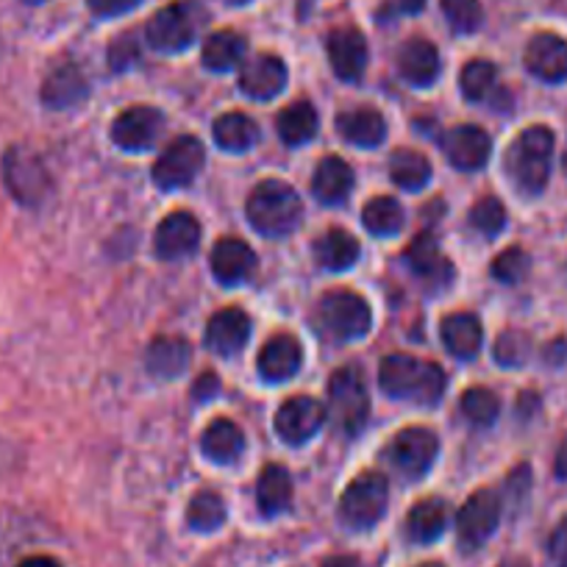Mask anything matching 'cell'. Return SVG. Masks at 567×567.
<instances>
[{
    "label": "cell",
    "mask_w": 567,
    "mask_h": 567,
    "mask_svg": "<svg viewBox=\"0 0 567 567\" xmlns=\"http://www.w3.org/2000/svg\"><path fill=\"white\" fill-rule=\"evenodd\" d=\"M287 79H290L287 64L272 53H259L239 68V90L254 101H270V97L281 95Z\"/></svg>",
    "instance_id": "ac0fdd59"
},
{
    "label": "cell",
    "mask_w": 567,
    "mask_h": 567,
    "mask_svg": "<svg viewBox=\"0 0 567 567\" xmlns=\"http://www.w3.org/2000/svg\"><path fill=\"white\" fill-rule=\"evenodd\" d=\"M206 151L195 136H178L162 151L154 165V182L159 189H182L198 178L204 171Z\"/></svg>",
    "instance_id": "30bf717a"
},
{
    "label": "cell",
    "mask_w": 567,
    "mask_h": 567,
    "mask_svg": "<svg viewBox=\"0 0 567 567\" xmlns=\"http://www.w3.org/2000/svg\"><path fill=\"white\" fill-rule=\"evenodd\" d=\"M217 390H220V379H217L212 370H206V373L195 381L193 398H198V401H209L212 395H217Z\"/></svg>",
    "instance_id": "681fc988"
},
{
    "label": "cell",
    "mask_w": 567,
    "mask_h": 567,
    "mask_svg": "<svg viewBox=\"0 0 567 567\" xmlns=\"http://www.w3.org/2000/svg\"><path fill=\"white\" fill-rule=\"evenodd\" d=\"M18 567H62L53 556H29V559L20 561Z\"/></svg>",
    "instance_id": "816d5d0a"
},
{
    "label": "cell",
    "mask_w": 567,
    "mask_h": 567,
    "mask_svg": "<svg viewBox=\"0 0 567 567\" xmlns=\"http://www.w3.org/2000/svg\"><path fill=\"white\" fill-rule=\"evenodd\" d=\"M460 409H462V414L467 417V423L484 429V425H493L495 420H498L501 401H498V395H495L493 390H484V386H473V390H467L465 395H462Z\"/></svg>",
    "instance_id": "ab89813d"
},
{
    "label": "cell",
    "mask_w": 567,
    "mask_h": 567,
    "mask_svg": "<svg viewBox=\"0 0 567 567\" xmlns=\"http://www.w3.org/2000/svg\"><path fill=\"white\" fill-rule=\"evenodd\" d=\"M40 95L48 109H73L75 103L90 95V86H86L84 73L73 62H64L56 70H51Z\"/></svg>",
    "instance_id": "d4e9b609"
},
{
    "label": "cell",
    "mask_w": 567,
    "mask_h": 567,
    "mask_svg": "<svg viewBox=\"0 0 567 567\" xmlns=\"http://www.w3.org/2000/svg\"><path fill=\"white\" fill-rule=\"evenodd\" d=\"M337 131L346 142L357 145V148H375L381 145L386 136V123L381 117V112L370 106L351 109V112H342L337 117Z\"/></svg>",
    "instance_id": "83f0119b"
},
{
    "label": "cell",
    "mask_w": 567,
    "mask_h": 567,
    "mask_svg": "<svg viewBox=\"0 0 567 567\" xmlns=\"http://www.w3.org/2000/svg\"><path fill=\"white\" fill-rule=\"evenodd\" d=\"M567 359V342L565 340H556V342H550L548 348H545V362L548 364H561Z\"/></svg>",
    "instance_id": "f907efd6"
},
{
    "label": "cell",
    "mask_w": 567,
    "mask_h": 567,
    "mask_svg": "<svg viewBox=\"0 0 567 567\" xmlns=\"http://www.w3.org/2000/svg\"><path fill=\"white\" fill-rule=\"evenodd\" d=\"M403 261L429 290H445L454 278V265L440 254V245L432 234L414 237L409 248L403 250Z\"/></svg>",
    "instance_id": "2e32d148"
},
{
    "label": "cell",
    "mask_w": 567,
    "mask_h": 567,
    "mask_svg": "<svg viewBox=\"0 0 567 567\" xmlns=\"http://www.w3.org/2000/svg\"><path fill=\"white\" fill-rule=\"evenodd\" d=\"M326 406L309 395H296L276 412V434L290 445H303L323 429Z\"/></svg>",
    "instance_id": "7c38bea8"
},
{
    "label": "cell",
    "mask_w": 567,
    "mask_h": 567,
    "mask_svg": "<svg viewBox=\"0 0 567 567\" xmlns=\"http://www.w3.org/2000/svg\"><path fill=\"white\" fill-rule=\"evenodd\" d=\"M460 90L467 101L484 103L498 92V70L487 59H473L460 75Z\"/></svg>",
    "instance_id": "8d00e7d4"
},
{
    "label": "cell",
    "mask_w": 567,
    "mask_h": 567,
    "mask_svg": "<svg viewBox=\"0 0 567 567\" xmlns=\"http://www.w3.org/2000/svg\"><path fill=\"white\" fill-rule=\"evenodd\" d=\"M312 254L315 261H318L323 270L329 272H342V270H351L357 265L359 254V239L353 234L342 231V228H331V231L320 234L312 245Z\"/></svg>",
    "instance_id": "f1b7e54d"
},
{
    "label": "cell",
    "mask_w": 567,
    "mask_h": 567,
    "mask_svg": "<svg viewBox=\"0 0 567 567\" xmlns=\"http://www.w3.org/2000/svg\"><path fill=\"white\" fill-rule=\"evenodd\" d=\"M493 357L501 368H520L532 357V337L520 329H506L504 334L495 340Z\"/></svg>",
    "instance_id": "60d3db41"
},
{
    "label": "cell",
    "mask_w": 567,
    "mask_h": 567,
    "mask_svg": "<svg viewBox=\"0 0 567 567\" xmlns=\"http://www.w3.org/2000/svg\"><path fill=\"white\" fill-rule=\"evenodd\" d=\"M256 504L265 517H276L290 509L292 478L281 465H267L256 482Z\"/></svg>",
    "instance_id": "4dcf8cb0"
},
{
    "label": "cell",
    "mask_w": 567,
    "mask_h": 567,
    "mask_svg": "<svg viewBox=\"0 0 567 567\" xmlns=\"http://www.w3.org/2000/svg\"><path fill=\"white\" fill-rule=\"evenodd\" d=\"M326 51H329L334 73L348 84H357L368 70V40L353 25L331 31L329 40H326Z\"/></svg>",
    "instance_id": "e0dca14e"
},
{
    "label": "cell",
    "mask_w": 567,
    "mask_h": 567,
    "mask_svg": "<svg viewBox=\"0 0 567 567\" xmlns=\"http://www.w3.org/2000/svg\"><path fill=\"white\" fill-rule=\"evenodd\" d=\"M471 226L476 228L482 237H498L506 226V209L495 195H484L473 204L471 209Z\"/></svg>",
    "instance_id": "7bdbcfd3"
},
{
    "label": "cell",
    "mask_w": 567,
    "mask_h": 567,
    "mask_svg": "<svg viewBox=\"0 0 567 567\" xmlns=\"http://www.w3.org/2000/svg\"><path fill=\"white\" fill-rule=\"evenodd\" d=\"M443 14L456 34H476L484 23L482 0H440Z\"/></svg>",
    "instance_id": "b9f144b4"
},
{
    "label": "cell",
    "mask_w": 567,
    "mask_h": 567,
    "mask_svg": "<svg viewBox=\"0 0 567 567\" xmlns=\"http://www.w3.org/2000/svg\"><path fill=\"white\" fill-rule=\"evenodd\" d=\"M440 454V440L432 429H403L401 434L390 440L384 451V460L395 467L401 476L420 478L432 471L434 460Z\"/></svg>",
    "instance_id": "9c48e42d"
},
{
    "label": "cell",
    "mask_w": 567,
    "mask_h": 567,
    "mask_svg": "<svg viewBox=\"0 0 567 567\" xmlns=\"http://www.w3.org/2000/svg\"><path fill=\"white\" fill-rule=\"evenodd\" d=\"M362 223L373 237H392L403 228V206L390 195H381L364 206Z\"/></svg>",
    "instance_id": "74e56055"
},
{
    "label": "cell",
    "mask_w": 567,
    "mask_h": 567,
    "mask_svg": "<svg viewBox=\"0 0 567 567\" xmlns=\"http://www.w3.org/2000/svg\"><path fill=\"white\" fill-rule=\"evenodd\" d=\"M156 256L165 261L184 259V256L195 254L200 245V223L198 217L189 212H173L156 228Z\"/></svg>",
    "instance_id": "d6986e66"
},
{
    "label": "cell",
    "mask_w": 567,
    "mask_h": 567,
    "mask_svg": "<svg viewBox=\"0 0 567 567\" xmlns=\"http://www.w3.org/2000/svg\"><path fill=\"white\" fill-rule=\"evenodd\" d=\"M528 267H532V261H528L526 250L523 248H506L504 254L495 256L493 261V276L498 278L501 284H517L526 278Z\"/></svg>",
    "instance_id": "ee69618b"
},
{
    "label": "cell",
    "mask_w": 567,
    "mask_h": 567,
    "mask_svg": "<svg viewBox=\"0 0 567 567\" xmlns=\"http://www.w3.org/2000/svg\"><path fill=\"white\" fill-rule=\"evenodd\" d=\"M250 337V318L239 307H226L209 320L204 342L217 357H234L245 348Z\"/></svg>",
    "instance_id": "ffe728a7"
},
{
    "label": "cell",
    "mask_w": 567,
    "mask_h": 567,
    "mask_svg": "<svg viewBox=\"0 0 567 567\" xmlns=\"http://www.w3.org/2000/svg\"><path fill=\"white\" fill-rule=\"evenodd\" d=\"M226 3H231V7H245V3H250V0H226Z\"/></svg>",
    "instance_id": "9f6ffc18"
},
{
    "label": "cell",
    "mask_w": 567,
    "mask_h": 567,
    "mask_svg": "<svg viewBox=\"0 0 567 567\" xmlns=\"http://www.w3.org/2000/svg\"><path fill=\"white\" fill-rule=\"evenodd\" d=\"M548 559L554 567H567V515L556 523L548 539Z\"/></svg>",
    "instance_id": "f6af8a7d"
},
{
    "label": "cell",
    "mask_w": 567,
    "mask_h": 567,
    "mask_svg": "<svg viewBox=\"0 0 567 567\" xmlns=\"http://www.w3.org/2000/svg\"><path fill=\"white\" fill-rule=\"evenodd\" d=\"M398 70H401L409 84L425 90V86H432L440 79L443 62H440V53L432 42L423 40V37H412L398 51Z\"/></svg>",
    "instance_id": "7402d4cb"
},
{
    "label": "cell",
    "mask_w": 567,
    "mask_h": 567,
    "mask_svg": "<svg viewBox=\"0 0 567 567\" xmlns=\"http://www.w3.org/2000/svg\"><path fill=\"white\" fill-rule=\"evenodd\" d=\"M523 64L534 79L545 81V84H565L567 81V40L559 34H534L528 40L526 53H523Z\"/></svg>",
    "instance_id": "9a60e30c"
},
{
    "label": "cell",
    "mask_w": 567,
    "mask_h": 567,
    "mask_svg": "<svg viewBox=\"0 0 567 567\" xmlns=\"http://www.w3.org/2000/svg\"><path fill=\"white\" fill-rule=\"evenodd\" d=\"M212 134H215L217 148L228 151V154H245L259 142V125L243 112H228L220 114L212 125Z\"/></svg>",
    "instance_id": "d6a6232c"
},
{
    "label": "cell",
    "mask_w": 567,
    "mask_h": 567,
    "mask_svg": "<svg viewBox=\"0 0 567 567\" xmlns=\"http://www.w3.org/2000/svg\"><path fill=\"white\" fill-rule=\"evenodd\" d=\"M209 14L198 0H176L159 9L145 25V40L156 53H182L200 37Z\"/></svg>",
    "instance_id": "277c9868"
},
{
    "label": "cell",
    "mask_w": 567,
    "mask_h": 567,
    "mask_svg": "<svg viewBox=\"0 0 567 567\" xmlns=\"http://www.w3.org/2000/svg\"><path fill=\"white\" fill-rule=\"evenodd\" d=\"M187 523L189 528L200 534H209L226 523V501L217 493H198L187 506Z\"/></svg>",
    "instance_id": "f35d334b"
},
{
    "label": "cell",
    "mask_w": 567,
    "mask_h": 567,
    "mask_svg": "<svg viewBox=\"0 0 567 567\" xmlns=\"http://www.w3.org/2000/svg\"><path fill=\"white\" fill-rule=\"evenodd\" d=\"M245 212H248V223L256 231L270 239H278L301 226L303 204L301 195L290 184L278 182V178H267L248 195Z\"/></svg>",
    "instance_id": "3957f363"
},
{
    "label": "cell",
    "mask_w": 567,
    "mask_h": 567,
    "mask_svg": "<svg viewBox=\"0 0 567 567\" xmlns=\"http://www.w3.org/2000/svg\"><path fill=\"white\" fill-rule=\"evenodd\" d=\"M554 131L548 125H528L515 136L504 156V171L512 187L526 198H537L548 187L550 165H554Z\"/></svg>",
    "instance_id": "7a4b0ae2"
},
{
    "label": "cell",
    "mask_w": 567,
    "mask_h": 567,
    "mask_svg": "<svg viewBox=\"0 0 567 567\" xmlns=\"http://www.w3.org/2000/svg\"><path fill=\"white\" fill-rule=\"evenodd\" d=\"M353 182H357V176H353L348 162H342L340 156H326L312 176V195L320 204L337 206L351 195Z\"/></svg>",
    "instance_id": "4316f807"
},
{
    "label": "cell",
    "mask_w": 567,
    "mask_h": 567,
    "mask_svg": "<svg viewBox=\"0 0 567 567\" xmlns=\"http://www.w3.org/2000/svg\"><path fill=\"white\" fill-rule=\"evenodd\" d=\"M390 484L381 473H362L346 487L340 498V520L353 532H368L384 517Z\"/></svg>",
    "instance_id": "52a82bcc"
},
{
    "label": "cell",
    "mask_w": 567,
    "mask_h": 567,
    "mask_svg": "<svg viewBox=\"0 0 567 567\" xmlns=\"http://www.w3.org/2000/svg\"><path fill=\"white\" fill-rule=\"evenodd\" d=\"M23 3H29V7H42V3H48V0H23Z\"/></svg>",
    "instance_id": "6f0895ef"
},
{
    "label": "cell",
    "mask_w": 567,
    "mask_h": 567,
    "mask_svg": "<svg viewBox=\"0 0 567 567\" xmlns=\"http://www.w3.org/2000/svg\"><path fill=\"white\" fill-rule=\"evenodd\" d=\"M142 0H86V7L92 9V14L97 18H120V14H128L140 7Z\"/></svg>",
    "instance_id": "bcb514c9"
},
{
    "label": "cell",
    "mask_w": 567,
    "mask_h": 567,
    "mask_svg": "<svg viewBox=\"0 0 567 567\" xmlns=\"http://www.w3.org/2000/svg\"><path fill=\"white\" fill-rule=\"evenodd\" d=\"M248 51V42L237 31H215L212 37H206L204 48H200V59H204V68H209L212 73H228V70L239 68Z\"/></svg>",
    "instance_id": "1f68e13d"
},
{
    "label": "cell",
    "mask_w": 567,
    "mask_h": 567,
    "mask_svg": "<svg viewBox=\"0 0 567 567\" xmlns=\"http://www.w3.org/2000/svg\"><path fill=\"white\" fill-rule=\"evenodd\" d=\"M501 506L504 504L493 489H478L465 501L460 517H456V534H460L462 548L478 550L493 537L501 523Z\"/></svg>",
    "instance_id": "8fae6325"
},
{
    "label": "cell",
    "mask_w": 567,
    "mask_h": 567,
    "mask_svg": "<svg viewBox=\"0 0 567 567\" xmlns=\"http://www.w3.org/2000/svg\"><path fill=\"white\" fill-rule=\"evenodd\" d=\"M212 272L223 287H237V284L248 281L256 270V254L250 250L248 243L237 237H223L220 243L212 248Z\"/></svg>",
    "instance_id": "44dd1931"
},
{
    "label": "cell",
    "mask_w": 567,
    "mask_h": 567,
    "mask_svg": "<svg viewBox=\"0 0 567 567\" xmlns=\"http://www.w3.org/2000/svg\"><path fill=\"white\" fill-rule=\"evenodd\" d=\"M425 7V0H384L379 18L392 20V18H406V14H420Z\"/></svg>",
    "instance_id": "c3c4849f"
},
{
    "label": "cell",
    "mask_w": 567,
    "mask_h": 567,
    "mask_svg": "<svg viewBox=\"0 0 567 567\" xmlns=\"http://www.w3.org/2000/svg\"><path fill=\"white\" fill-rule=\"evenodd\" d=\"M109 59H112L114 70H125L136 62V42L131 34H123L114 40L112 51H109Z\"/></svg>",
    "instance_id": "7dc6e473"
},
{
    "label": "cell",
    "mask_w": 567,
    "mask_h": 567,
    "mask_svg": "<svg viewBox=\"0 0 567 567\" xmlns=\"http://www.w3.org/2000/svg\"><path fill=\"white\" fill-rule=\"evenodd\" d=\"M329 414L342 434L357 437L368 425L370 395L357 368H340L329 381Z\"/></svg>",
    "instance_id": "8992f818"
},
{
    "label": "cell",
    "mask_w": 567,
    "mask_h": 567,
    "mask_svg": "<svg viewBox=\"0 0 567 567\" xmlns=\"http://www.w3.org/2000/svg\"><path fill=\"white\" fill-rule=\"evenodd\" d=\"M556 476H559L561 482H567V443L561 445L559 454H556Z\"/></svg>",
    "instance_id": "f5cc1de1"
},
{
    "label": "cell",
    "mask_w": 567,
    "mask_h": 567,
    "mask_svg": "<svg viewBox=\"0 0 567 567\" xmlns=\"http://www.w3.org/2000/svg\"><path fill=\"white\" fill-rule=\"evenodd\" d=\"M189 342L182 337H156L145 353V368L156 379H178L189 368Z\"/></svg>",
    "instance_id": "484cf974"
},
{
    "label": "cell",
    "mask_w": 567,
    "mask_h": 567,
    "mask_svg": "<svg viewBox=\"0 0 567 567\" xmlns=\"http://www.w3.org/2000/svg\"><path fill=\"white\" fill-rule=\"evenodd\" d=\"M162 125L165 117L162 112H156L154 106H131L123 114H117L112 125V140L114 145H120L123 151L131 154H142L148 151L156 142V136L162 134Z\"/></svg>",
    "instance_id": "4fadbf2b"
},
{
    "label": "cell",
    "mask_w": 567,
    "mask_h": 567,
    "mask_svg": "<svg viewBox=\"0 0 567 567\" xmlns=\"http://www.w3.org/2000/svg\"><path fill=\"white\" fill-rule=\"evenodd\" d=\"M501 567H528V561H523V559H509V561H504V565Z\"/></svg>",
    "instance_id": "11a10c76"
},
{
    "label": "cell",
    "mask_w": 567,
    "mask_h": 567,
    "mask_svg": "<svg viewBox=\"0 0 567 567\" xmlns=\"http://www.w3.org/2000/svg\"><path fill=\"white\" fill-rule=\"evenodd\" d=\"M3 184L23 206H40L51 195V173L45 162L25 148H9L3 156Z\"/></svg>",
    "instance_id": "ba28073f"
},
{
    "label": "cell",
    "mask_w": 567,
    "mask_h": 567,
    "mask_svg": "<svg viewBox=\"0 0 567 567\" xmlns=\"http://www.w3.org/2000/svg\"><path fill=\"white\" fill-rule=\"evenodd\" d=\"M315 329L323 337L337 342L362 340L373 326V315H370L368 301L357 292L337 290L320 298L318 309H315Z\"/></svg>",
    "instance_id": "5b68a950"
},
{
    "label": "cell",
    "mask_w": 567,
    "mask_h": 567,
    "mask_svg": "<svg viewBox=\"0 0 567 567\" xmlns=\"http://www.w3.org/2000/svg\"><path fill=\"white\" fill-rule=\"evenodd\" d=\"M323 567H362V561L353 559V556H334V559L323 561Z\"/></svg>",
    "instance_id": "db71d44e"
},
{
    "label": "cell",
    "mask_w": 567,
    "mask_h": 567,
    "mask_svg": "<svg viewBox=\"0 0 567 567\" xmlns=\"http://www.w3.org/2000/svg\"><path fill=\"white\" fill-rule=\"evenodd\" d=\"M390 178L401 189L417 193V189H423L425 184L432 182V162L425 159L420 151L398 148L390 156Z\"/></svg>",
    "instance_id": "d590c367"
},
{
    "label": "cell",
    "mask_w": 567,
    "mask_h": 567,
    "mask_svg": "<svg viewBox=\"0 0 567 567\" xmlns=\"http://www.w3.org/2000/svg\"><path fill=\"white\" fill-rule=\"evenodd\" d=\"M200 451L209 462L215 465H231L234 460H239L245 451V437L239 432V425L231 420L220 417L215 423H209V429L200 437Z\"/></svg>",
    "instance_id": "f546056e"
},
{
    "label": "cell",
    "mask_w": 567,
    "mask_h": 567,
    "mask_svg": "<svg viewBox=\"0 0 567 567\" xmlns=\"http://www.w3.org/2000/svg\"><path fill=\"white\" fill-rule=\"evenodd\" d=\"M440 334H443V346L449 348L451 357L462 359H476L482 351L484 342V329L482 320L471 312H454L440 323Z\"/></svg>",
    "instance_id": "cb8c5ba5"
},
{
    "label": "cell",
    "mask_w": 567,
    "mask_h": 567,
    "mask_svg": "<svg viewBox=\"0 0 567 567\" xmlns=\"http://www.w3.org/2000/svg\"><path fill=\"white\" fill-rule=\"evenodd\" d=\"M449 526V506L437 498H425L412 506L406 517V534L414 543H434Z\"/></svg>",
    "instance_id": "e575fe53"
},
{
    "label": "cell",
    "mask_w": 567,
    "mask_h": 567,
    "mask_svg": "<svg viewBox=\"0 0 567 567\" xmlns=\"http://www.w3.org/2000/svg\"><path fill=\"white\" fill-rule=\"evenodd\" d=\"M420 567H445V565H440V561H429V565H420Z\"/></svg>",
    "instance_id": "680465c9"
},
{
    "label": "cell",
    "mask_w": 567,
    "mask_h": 567,
    "mask_svg": "<svg viewBox=\"0 0 567 567\" xmlns=\"http://www.w3.org/2000/svg\"><path fill=\"white\" fill-rule=\"evenodd\" d=\"M318 125V112H315V106L309 101L292 103V106H287L276 117L278 136H281L284 145H290V148H298V145H307L309 140H315Z\"/></svg>",
    "instance_id": "836d02e7"
},
{
    "label": "cell",
    "mask_w": 567,
    "mask_h": 567,
    "mask_svg": "<svg viewBox=\"0 0 567 567\" xmlns=\"http://www.w3.org/2000/svg\"><path fill=\"white\" fill-rule=\"evenodd\" d=\"M379 386L395 401L417 403V406H437L445 395V370L429 359L392 353L379 368Z\"/></svg>",
    "instance_id": "6da1fadb"
},
{
    "label": "cell",
    "mask_w": 567,
    "mask_h": 567,
    "mask_svg": "<svg viewBox=\"0 0 567 567\" xmlns=\"http://www.w3.org/2000/svg\"><path fill=\"white\" fill-rule=\"evenodd\" d=\"M301 342L290 334H276L272 340L265 342L256 364H259V375L267 384H281V381H290L301 370Z\"/></svg>",
    "instance_id": "603a6c76"
},
{
    "label": "cell",
    "mask_w": 567,
    "mask_h": 567,
    "mask_svg": "<svg viewBox=\"0 0 567 567\" xmlns=\"http://www.w3.org/2000/svg\"><path fill=\"white\" fill-rule=\"evenodd\" d=\"M561 165H565V173H567V145H565V156H561Z\"/></svg>",
    "instance_id": "91938a15"
},
{
    "label": "cell",
    "mask_w": 567,
    "mask_h": 567,
    "mask_svg": "<svg viewBox=\"0 0 567 567\" xmlns=\"http://www.w3.org/2000/svg\"><path fill=\"white\" fill-rule=\"evenodd\" d=\"M443 151L456 171L478 173L489 162L493 140L478 125H456L443 134Z\"/></svg>",
    "instance_id": "5bb4252c"
}]
</instances>
